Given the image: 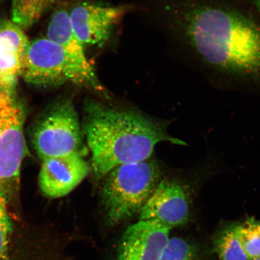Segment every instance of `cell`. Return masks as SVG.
<instances>
[{
	"label": "cell",
	"mask_w": 260,
	"mask_h": 260,
	"mask_svg": "<svg viewBox=\"0 0 260 260\" xmlns=\"http://www.w3.org/2000/svg\"><path fill=\"white\" fill-rule=\"evenodd\" d=\"M246 1L251 5V8L255 10V14L260 19V0H246Z\"/></svg>",
	"instance_id": "18"
},
{
	"label": "cell",
	"mask_w": 260,
	"mask_h": 260,
	"mask_svg": "<svg viewBox=\"0 0 260 260\" xmlns=\"http://www.w3.org/2000/svg\"><path fill=\"white\" fill-rule=\"evenodd\" d=\"M256 260H260V259H256Z\"/></svg>",
	"instance_id": "19"
},
{
	"label": "cell",
	"mask_w": 260,
	"mask_h": 260,
	"mask_svg": "<svg viewBox=\"0 0 260 260\" xmlns=\"http://www.w3.org/2000/svg\"><path fill=\"white\" fill-rule=\"evenodd\" d=\"M21 77L30 85L42 88L70 83L96 92L106 93L95 72L84 70L59 45L47 38L29 43Z\"/></svg>",
	"instance_id": "4"
},
{
	"label": "cell",
	"mask_w": 260,
	"mask_h": 260,
	"mask_svg": "<svg viewBox=\"0 0 260 260\" xmlns=\"http://www.w3.org/2000/svg\"><path fill=\"white\" fill-rule=\"evenodd\" d=\"M47 38L59 45L84 70L95 72L86 56L84 45L74 34L70 13L63 9L55 11L49 23Z\"/></svg>",
	"instance_id": "12"
},
{
	"label": "cell",
	"mask_w": 260,
	"mask_h": 260,
	"mask_svg": "<svg viewBox=\"0 0 260 260\" xmlns=\"http://www.w3.org/2000/svg\"><path fill=\"white\" fill-rule=\"evenodd\" d=\"M90 171L88 162L79 154L44 159L39 174V185L45 196L60 198L79 186Z\"/></svg>",
	"instance_id": "10"
},
{
	"label": "cell",
	"mask_w": 260,
	"mask_h": 260,
	"mask_svg": "<svg viewBox=\"0 0 260 260\" xmlns=\"http://www.w3.org/2000/svg\"><path fill=\"white\" fill-rule=\"evenodd\" d=\"M171 230L157 221L139 220L123 233L115 260H160Z\"/></svg>",
	"instance_id": "9"
},
{
	"label": "cell",
	"mask_w": 260,
	"mask_h": 260,
	"mask_svg": "<svg viewBox=\"0 0 260 260\" xmlns=\"http://www.w3.org/2000/svg\"><path fill=\"white\" fill-rule=\"evenodd\" d=\"M83 111V134L92 154V170L99 178L118 166L148 160L158 143L187 145L169 134L167 123L135 110L88 99Z\"/></svg>",
	"instance_id": "2"
},
{
	"label": "cell",
	"mask_w": 260,
	"mask_h": 260,
	"mask_svg": "<svg viewBox=\"0 0 260 260\" xmlns=\"http://www.w3.org/2000/svg\"><path fill=\"white\" fill-rule=\"evenodd\" d=\"M178 46L226 82L260 85V19L230 0H168Z\"/></svg>",
	"instance_id": "1"
},
{
	"label": "cell",
	"mask_w": 260,
	"mask_h": 260,
	"mask_svg": "<svg viewBox=\"0 0 260 260\" xmlns=\"http://www.w3.org/2000/svg\"><path fill=\"white\" fill-rule=\"evenodd\" d=\"M160 260H201L199 250L180 237H170Z\"/></svg>",
	"instance_id": "16"
},
{
	"label": "cell",
	"mask_w": 260,
	"mask_h": 260,
	"mask_svg": "<svg viewBox=\"0 0 260 260\" xmlns=\"http://www.w3.org/2000/svg\"><path fill=\"white\" fill-rule=\"evenodd\" d=\"M214 248L220 260H249L237 238L235 225L220 233L214 240Z\"/></svg>",
	"instance_id": "14"
},
{
	"label": "cell",
	"mask_w": 260,
	"mask_h": 260,
	"mask_svg": "<svg viewBox=\"0 0 260 260\" xmlns=\"http://www.w3.org/2000/svg\"><path fill=\"white\" fill-rule=\"evenodd\" d=\"M187 187L175 179H161L139 213V220H155L173 229L184 225L190 216Z\"/></svg>",
	"instance_id": "7"
},
{
	"label": "cell",
	"mask_w": 260,
	"mask_h": 260,
	"mask_svg": "<svg viewBox=\"0 0 260 260\" xmlns=\"http://www.w3.org/2000/svg\"><path fill=\"white\" fill-rule=\"evenodd\" d=\"M25 110L16 90H0V187L8 194L17 184L27 154Z\"/></svg>",
	"instance_id": "6"
},
{
	"label": "cell",
	"mask_w": 260,
	"mask_h": 260,
	"mask_svg": "<svg viewBox=\"0 0 260 260\" xmlns=\"http://www.w3.org/2000/svg\"><path fill=\"white\" fill-rule=\"evenodd\" d=\"M8 193L0 187V260H7L12 223L8 211Z\"/></svg>",
	"instance_id": "17"
},
{
	"label": "cell",
	"mask_w": 260,
	"mask_h": 260,
	"mask_svg": "<svg viewBox=\"0 0 260 260\" xmlns=\"http://www.w3.org/2000/svg\"><path fill=\"white\" fill-rule=\"evenodd\" d=\"M128 5L103 6L82 3L70 13L75 35L84 47L103 44L112 29L130 11Z\"/></svg>",
	"instance_id": "8"
},
{
	"label": "cell",
	"mask_w": 260,
	"mask_h": 260,
	"mask_svg": "<svg viewBox=\"0 0 260 260\" xmlns=\"http://www.w3.org/2000/svg\"><path fill=\"white\" fill-rule=\"evenodd\" d=\"M58 0H12V21L22 30L40 20Z\"/></svg>",
	"instance_id": "13"
},
{
	"label": "cell",
	"mask_w": 260,
	"mask_h": 260,
	"mask_svg": "<svg viewBox=\"0 0 260 260\" xmlns=\"http://www.w3.org/2000/svg\"><path fill=\"white\" fill-rule=\"evenodd\" d=\"M29 43L22 29L0 19V90L17 89Z\"/></svg>",
	"instance_id": "11"
},
{
	"label": "cell",
	"mask_w": 260,
	"mask_h": 260,
	"mask_svg": "<svg viewBox=\"0 0 260 260\" xmlns=\"http://www.w3.org/2000/svg\"><path fill=\"white\" fill-rule=\"evenodd\" d=\"M82 126L73 101L63 99L54 103L36 125L32 144L39 157L44 159L76 154L85 156Z\"/></svg>",
	"instance_id": "5"
},
{
	"label": "cell",
	"mask_w": 260,
	"mask_h": 260,
	"mask_svg": "<svg viewBox=\"0 0 260 260\" xmlns=\"http://www.w3.org/2000/svg\"><path fill=\"white\" fill-rule=\"evenodd\" d=\"M161 171L154 159L118 166L104 180L101 198L106 222L114 226L139 214L160 183Z\"/></svg>",
	"instance_id": "3"
},
{
	"label": "cell",
	"mask_w": 260,
	"mask_h": 260,
	"mask_svg": "<svg viewBox=\"0 0 260 260\" xmlns=\"http://www.w3.org/2000/svg\"><path fill=\"white\" fill-rule=\"evenodd\" d=\"M237 238L249 260L260 259V222L250 219L235 225Z\"/></svg>",
	"instance_id": "15"
}]
</instances>
